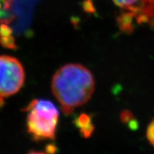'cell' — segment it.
Wrapping results in <instances>:
<instances>
[{"label":"cell","mask_w":154,"mask_h":154,"mask_svg":"<svg viewBox=\"0 0 154 154\" xmlns=\"http://www.w3.org/2000/svg\"><path fill=\"white\" fill-rule=\"evenodd\" d=\"M94 90L93 74L79 63H68L61 67L51 80V91L66 115L87 103Z\"/></svg>","instance_id":"1"},{"label":"cell","mask_w":154,"mask_h":154,"mask_svg":"<svg viewBox=\"0 0 154 154\" xmlns=\"http://www.w3.org/2000/svg\"><path fill=\"white\" fill-rule=\"evenodd\" d=\"M27 112L26 128L34 140H54L56 137L59 112L51 101L34 99L24 109Z\"/></svg>","instance_id":"2"},{"label":"cell","mask_w":154,"mask_h":154,"mask_svg":"<svg viewBox=\"0 0 154 154\" xmlns=\"http://www.w3.org/2000/svg\"><path fill=\"white\" fill-rule=\"evenodd\" d=\"M24 80V69L20 61L10 56H0V99L17 94Z\"/></svg>","instance_id":"3"},{"label":"cell","mask_w":154,"mask_h":154,"mask_svg":"<svg viewBox=\"0 0 154 154\" xmlns=\"http://www.w3.org/2000/svg\"><path fill=\"white\" fill-rule=\"evenodd\" d=\"M125 11V19L154 24V0H113Z\"/></svg>","instance_id":"4"},{"label":"cell","mask_w":154,"mask_h":154,"mask_svg":"<svg viewBox=\"0 0 154 154\" xmlns=\"http://www.w3.org/2000/svg\"><path fill=\"white\" fill-rule=\"evenodd\" d=\"M74 124L79 130L80 134L84 138L91 136L94 131V125L92 122L91 116L82 113L74 121Z\"/></svg>","instance_id":"5"},{"label":"cell","mask_w":154,"mask_h":154,"mask_svg":"<svg viewBox=\"0 0 154 154\" xmlns=\"http://www.w3.org/2000/svg\"><path fill=\"white\" fill-rule=\"evenodd\" d=\"M146 136L149 143L154 147V118L151 119L146 128Z\"/></svg>","instance_id":"6"},{"label":"cell","mask_w":154,"mask_h":154,"mask_svg":"<svg viewBox=\"0 0 154 154\" xmlns=\"http://www.w3.org/2000/svg\"><path fill=\"white\" fill-rule=\"evenodd\" d=\"M119 117H120V121L123 124H128L131 119L134 118L133 113L128 109H125L121 111Z\"/></svg>","instance_id":"7"},{"label":"cell","mask_w":154,"mask_h":154,"mask_svg":"<svg viewBox=\"0 0 154 154\" xmlns=\"http://www.w3.org/2000/svg\"><path fill=\"white\" fill-rule=\"evenodd\" d=\"M128 128H130V130L133 131H136L139 128V124H138V121L137 119H133L131 120L128 123Z\"/></svg>","instance_id":"8"},{"label":"cell","mask_w":154,"mask_h":154,"mask_svg":"<svg viewBox=\"0 0 154 154\" xmlns=\"http://www.w3.org/2000/svg\"><path fill=\"white\" fill-rule=\"evenodd\" d=\"M7 11L4 8V5L2 0H0V19H5L7 18Z\"/></svg>","instance_id":"9"},{"label":"cell","mask_w":154,"mask_h":154,"mask_svg":"<svg viewBox=\"0 0 154 154\" xmlns=\"http://www.w3.org/2000/svg\"><path fill=\"white\" fill-rule=\"evenodd\" d=\"M27 154H47V153H44V152H42V151H31Z\"/></svg>","instance_id":"10"}]
</instances>
